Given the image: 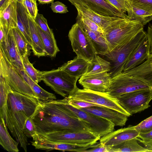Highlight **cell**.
<instances>
[{
	"instance_id": "20",
	"label": "cell",
	"mask_w": 152,
	"mask_h": 152,
	"mask_svg": "<svg viewBox=\"0 0 152 152\" xmlns=\"http://www.w3.org/2000/svg\"><path fill=\"white\" fill-rule=\"evenodd\" d=\"M122 73L140 79L147 83L152 91V55L149 54L147 59L139 66Z\"/></svg>"
},
{
	"instance_id": "25",
	"label": "cell",
	"mask_w": 152,
	"mask_h": 152,
	"mask_svg": "<svg viewBox=\"0 0 152 152\" xmlns=\"http://www.w3.org/2000/svg\"><path fill=\"white\" fill-rule=\"evenodd\" d=\"M8 51L11 62L20 73L25 72L23 63L22 59L14 37L11 29L8 35Z\"/></svg>"
},
{
	"instance_id": "16",
	"label": "cell",
	"mask_w": 152,
	"mask_h": 152,
	"mask_svg": "<svg viewBox=\"0 0 152 152\" xmlns=\"http://www.w3.org/2000/svg\"><path fill=\"white\" fill-rule=\"evenodd\" d=\"M140 133L135 129L134 126L129 125L127 127L113 131L101 137L100 142L106 146L112 147L127 140L138 137Z\"/></svg>"
},
{
	"instance_id": "13",
	"label": "cell",
	"mask_w": 152,
	"mask_h": 152,
	"mask_svg": "<svg viewBox=\"0 0 152 152\" xmlns=\"http://www.w3.org/2000/svg\"><path fill=\"white\" fill-rule=\"evenodd\" d=\"M73 5H81L101 15L129 18L128 15L104 0H68Z\"/></svg>"
},
{
	"instance_id": "34",
	"label": "cell",
	"mask_w": 152,
	"mask_h": 152,
	"mask_svg": "<svg viewBox=\"0 0 152 152\" xmlns=\"http://www.w3.org/2000/svg\"><path fill=\"white\" fill-rule=\"evenodd\" d=\"M13 91L5 79L0 75V107L5 105L7 102L8 94Z\"/></svg>"
},
{
	"instance_id": "26",
	"label": "cell",
	"mask_w": 152,
	"mask_h": 152,
	"mask_svg": "<svg viewBox=\"0 0 152 152\" xmlns=\"http://www.w3.org/2000/svg\"><path fill=\"white\" fill-rule=\"evenodd\" d=\"M107 146L108 152H145L150 151L140 145L137 137L125 141L118 145Z\"/></svg>"
},
{
	"instance_id": "23",
	"label": "cell",
	"mask_w": 152,
	"mask_h": 152,
	"mask_svg": "<svg viewBox=\"0 0 152 152\" xmlns=\"http://www.w3.org/2000/svg\"><path fill=\"white\" fill-rule=\"evenodd\" d=\"M29 30L31 41V48L34 54L39 57L47 56L40 34L34 20L28 14Z\"/></svg>"
},
{
	"instance_id": "47",
	"label": "cell",
	"mask_w": 152,
	"mask_h": 152,
	"mask_svg": "<svg viewBox=\"0 0 152 152\" xmlns=\"http://www.w3.org/2000/svg\"><path fill=\"white\" fill-rule=\"evenodd\" d=\"M41 4L52 3L54 2V0H37Z\"/></svg>"
},
{
	"instance_id": "44",
	"label": "cell",
	"mask_w": 152,
	"mask_h": 152,
	"mask_svg": "<svg viewBox=\"0 0 152 152\" xmlns=\"http://www.w3.org/2000/svg\"><path fill=\"white\" fill-rule=\"evenodd\" d=\"M84 152H108L107 146L102 143L96 144L94 147L90 148L85 151Z\"/></svg>"
},
{
	"instance_id": "33",
	"label": "cell",
	"mask_w": 152,
	"mask_h": 152,
	"mask_svg": "<svg viewBox=\"0 0 152 152\" xmlns=\"http://www.w3.org/2000/svg\"><path fill=\"white\" fill-rule=\"evenodd\" d=\"M31 88L38 97L39 101H49L56 99V97L53 94L49 93L40 86L38 84L33 83Z\"/></svg>"
},
{
	"instance_id": "11",
	"label": "cell",
	"mask_w": 152,
	"mask_h": 152,
	"mask_svg": "<svg viewBox=\"0 0 152 152\" xmlns=\"http://www.w3.org/2000/svg\"><path fill=\"white\" fill-rule=\"evenodd\" d=\"M117 99L119 104L132 115L150 106L152 91L150 89L139 90L123 94Z\"/></svg>"
},
{
	"instance_id": "38",
	"label": "cell",
	"mask_w": 152,
	"mask_h": 152,
	"mask_svg": "<svg viewBox=\"0 0 152 152\" xmlns=\"http://www.w3.org/2000/svg\"><path fill=\"white\" fill-rule=\"evenodd\" d=\"M104 0L124 13L127 12L131 6V4L128 0Z\"/></svg>"
},
{
	"instance_id": "41",
	"label": "cell",
	"mask_w": 152,
	"mask_h": 152,
	"mask_svg": "<svg viewBox=\"0 0 152 152\" xmlns=\"http://www.w3.org/2000/svg\"><path fill=\"white\" fill-rule=\"evenodd\" d=\"M76 18L79 19L82 23L93 31L103 33V29L95 22L91 19L85 18L77 16Z\"/></svg>"
},
{
	"instance_id": "30",
	"label": "cell",
	"mask_w": 152,
	"mask_h": 152,
	"mask_svg": "<svg viewBox=\"0 0 152 152\" xmlns=\"http://www.w3.org/2000/svg\"><path fill=\"white\" fill-rule=\"evenodd\" d=\"M127 12L129 18L139 21L143 26L152 20V15L143 10L131 4Z\"/></svg>"
},
{
	"instance_id": "7",
	"label": "cell",
	"mask_w": 152,
	"mask_h": 152,
	"mask_svg": "<svg viewBox=\"0 0 152 152\" xmlns=\"http://www.w3.org/2000/svg\"><path fill=\"white\" fill-rule=\"evenodd\" d=\"M68 37L73 51L78 57L90 62L98 54L90 39L78 23L72 26Z\"/></svg>"
},
{
	"instance_id": "29",
	"label": "cell",
	"mask_w": 152,
	"mask_h": 152,
	"mask_svg": "<svg viewBox=\"0 0 152 152\" xmlns=\"http://www.w3.org/2000/svg\"><path fill=\"white\" fill-rule=\"evenodd\" d=\"M35 23L41 35L44 47L47 56L51 57H55L57 53L60 51L55 39H53L50 37L36 23Z\"/></svg>"
},
{
	"instance_id": "5",
	"label": "cell",
	"mask_w": 152,
	"mask_h": 152,
	"mask_svg": "<svg viewBox=\"0 0 152 152\" xmlns=\"http://www.w3.org/2000/svg\"><path fill=\"white\" fill-rule=\"evenodd\" d=\"M0 64V75L5 79L13 91L39 100L20 72L1 50Z\"/></svg>"
},
{
	"instance_id": "35",
	"label": "cell",
	"mask_w": 152,
	"mask_h": 152,
	"mask_svg": "<svg viewBox=\"0 0 152 152\" xmlns=\"http://www.w3.org/2000/svg\"><path fill=\"white\" fill-rule=\"evenodd\" d=\"M34 21L49 36L55 39L52 29L48 26L47 19L42 14L38 13Z\"/></svg>"
},
{
	"instance_id": "3",
	"label": "cell",
	"mask_w": 152,
	"mask_h": 152,
	"mask_svg": "<svg viewBox=\"0 0 152 152\" xmlns=\"http://www.w3.org/2000/svg\"><path fill=\"white\" fill-rule=\"evenodd\" d=\"M143 29V26L137 20L129 18L116 20L103 29L109 52L120 44L130 40Z\"/></svg>"
},
{
	"instance_id": "31",
	"label": "cell",
	"mask_w": 152,
	"mask_h": 152,
	"mask_svg": "<svg viewBox=\"0 0 152 152\" xmlns=\"http://www.w3.org/2000/svg\"><path fill=\"white\" fill-rule=\"evenodd\" d=\"M15 42L22 59L28 55V43L25 38L17 27L11 28Z\"/></svg>"
},
{
	"instance_id": "9",
	"label": "cell",
	"mask_w": 152,
	"mask_h": 152,
	"mask_svg": "<svg viewBox=\"0 0 152 152\" xmlns=\"http://www.w3.org/2000/svg\"><path fill=\"white\" fill-rule=\"evenodd\" d=\"M67 99L85 101L96 104L108 107L120 112L128 117L131 116L119 104L117 98H113L106 93L95 91L77 87Z\"/></svg>"
},
{
	"instance_id": "49",
	"label": "cell",
	"mask_w": 152,
	"mask_h": 152,
	"mask_svg": "<svg viewBox=\"0 0 152 152\" xmlns=\"http://www.w3.org/2000/svg\"><path fill=\"white\" fill-rule=\"evenodd\" d=\"M18 2H22L23 0H17Z\"/></svg>"
},
{
	"instance_id": "50",
	"label": "cell",
	"mask_w": 152,
	"mask_h": 152,
	"mask_svg": "<svg viewBox=\"0 0 152 152\" xmlns=\"http://www.w3.org/2000/svg\"></svg>"
},
{
	"instance_id": "22",
	"label": "cell",
	"mask_w": 152,
	"mask_h": 152,
	"mask_svg": "<svg viewBox=\"0 0 152 152\" xmlns=\"http://www.w3.org/2000/svg\"><path fill=\"white\" fill-rule=\"evenodd\" d=\"M89 62L77 56L65 63L59 68L75 77L80 78L86 74Z\"/></svg>"
},
{
	"instance_id": "1",
	"label": "cell",
	"mask_w": 152,
	"mask_h": 152,
	"mask_svg": "<svg viewBox=\"0 0 152 152\" xmlns=\"http://www.w3.org/2000/svg\"><path fill=\"white\" fill-rule=\"evenodd\" d=\"M31 118L37 134L40 135L58 132H91L84 122L69 111L64 99L39 100Z\"/></svg>"
},
{
	"instance_id": "36",
	"label": "cell",
	"mask_w": 152,
	"mask_h": 152,
	"mask_svg": "<svg viewBox=\"0 0 152 152\" xmlns=\"http://www.w3.org/2000/svg\"><path fill=\"white\" fill-rule=\"evenodd\" d=\"M37 1V0H23L21 2L29 15L34 20L38 13Z\"/></svg>"
},
{
	"instance_id": "37",
	"label": "cell",
	"mask_w": 152,
	"mask_h": 152,
	"mask_svg": "<svg viewBox=\"0 0 152 152\" xmlns=\"http://www.w3.org/2000/svg\"><path fill=\"white\" fill-rule=\"evenodd\" d=\"M132 6L143 10L152 15V0H128Z\"/></svg>"
},
{
	"instance_id": "48",
	"label": "cell",
	"mask_w": 152,
	"mask_h": 152,
	"mask_svg": "<svg viewBox=\"0 0 152 152\" xmlns=\"http://www.w3.org/2000/svg\"><path fill=\"white\" fill-rule=\"evenodd\" d=\"M145 147L149 150L150 152H152V146H145Z\"/></svg>"
},
{
	"instance_id": "19",
	"label": "cell",
	"mask_w": 152,
	"mask_h": 152,
	"mask_svg": "<svg viewBox=\"0 0 152 152\" xmlns=\"http://www.w3.org/2000/svg\"><path fill=\"white\" fill-rule=\"evenodd\" d=\"M74 5L77 10V16L87 18L91 19L101 27L103 30L116 20L123 18L103 16L82 6L76 4Z\"/></svg>"
},
{
	"instance_id": "24",
	"label": "cell",
	"mask_w": 152,
	"mask_h": 152,
	"mask_svg": "<svg viewBox=\"0 0 152 152\" xmlns=\"http://www.w3.org/2000/svg\"><path fill=\"white\" fill-rule=\"evenodd\" d=\"M28 12L21 2L17 3V27L25 38L28 45H31Z\"/></svg>"
},
{
	"instance_id": "28",
	"label": "cell",
	"mask_w": 152,
	"mask_h": 152,
	"mask_svg": "<svg viewBox=\"0 0 152 152\" xmlns=\"http://www.w3.org/2000/svg\"><path fill=\"white\" fill-rule=\"evenodd\" d=\"M111 67V64L109 61L102 58L97 54L89 62L87 69L85 75L109 72Z\"/></svg>"
},
{
	"instance_id": "27",
	"label": "cell",
	"mask_w": 152,
	"mask_h": 152,
	"mask_svg": "<svg viewBox=\"0 0 152 152\" xmlns=\"http://www.w3.org/2000/svg\"><path fill=\"white\" fill-rule=\"evenodd\" d=\"M0 144L4 148L10 152H18L19 143L10 135L4 119L0 117Z\"/></svg>"
},
{
	"instance_id": "12",
	"label": "cell",
	"mask_w": 152,
	"mask_h": 152,
	"mask_svg": "<svg viewBox=\"0 0 152 152\" xmlns=\"http://www.w3.org/2000/svg\"><path fill=\"white\" fill-rule=\"evenodd\" d=\"M37 135L43 139L51 142L85 145L95 144L101 137L91 132H62L51 133L43 135L37 134Z\"/></svg>"
},
{
	"instance_id": "2",
	"label": "cell",
	"mask_w": 152,
	"mask_h": 152,
	"mask_svg": "<svg viewBox=\"0 0 152 152\" xmlns=\"http://www.w3.org/2000/svg\"><path fill=\"white\" fill-rule=\"evenodd\" d=\"M39 100L16 91L8 95L6 104L0 108V116L13 136L25 152L27 151V137L23 133L24 125L28 118L31 117Z\"/></svg>"
},
{
	"instance_id": "39",
	"label": "cell",
	"mask_w": 152,
	"mask_h": 152,
	"mask_svg": "<svg viewBox=\"0 0 152 152\" xmlns=\"http://www.w3.org/2000/svg\"><path fill=\"white\" fill-rule=\"evenodd\" d=\"M23 133L25 135L29 138H32L37 133V130L34 123L31 118L27 119L23 129Z\"/></svg>"
},
{
	"instance_id": "46",
	"label": "cell",
	"mask_w": 152,
	"mask_h": 152,
	"mask_svg": "<svg viewBox=\"0 0 152 152\" xmlns=\"http://www.w3.org/2000/svg\"><path fill=\"white\" fill-rule=\"evenodd\" d=\"M146 34L148 42L149 54L152 55V24L149 25Z\"/></svg>"
},
{
	"instance_id": "32",
	"label": "cell",
	"mask_w": 152,
	"mask_h": 152,
	"mask_svg": "<svg viewBox=\"0 0 152 152\" xmlns=\"http://www.w3.org/2000/svg\"><path fill=\"white\" fill-rule=\"evenodd\" d=\"M22 61L25 71L28 75L36 83L40 82L42 80L43 72L34 67L29 61L28 55L23 58Z\"/></svg>"
},
{
	"instance_id": "42",
	"label": "cell",
	"mask_w": 152,
	"mask_h": 152,
	"mask_svg": "<svg viewBox=\"0 0 152 152\" xmlns=\"http://www.w3.org/2000/svg\"><path fill=\"white\" fill-rule=\"evenodd\" d=\"M66 97L68 103L69 104L74 107L79 109L99 105L95 104L82 100L68 99H67Z\"/></svg>"
},
{
	"instance_id": "18",
	"label": "cell",
	"mask_w": 152,
	"mask_h": 152,
	"mask_svg": "<svg viewBox=\"0 0 152 152\" xmlns=\"http://www.w3.org/2000/svg\"><path fill=\"white\" fill-rule=\"evenodd\" d=\"M149 54L146 34L129 56L122 72L133 69L143 64L147 59Z\"/></svg>"
},
{
	"instance_id": "8",
	"label": "cell",
	"mask_w": 152,
	"mask_h": 152,
	"mask_svg": "<svg viewBox=\"0 0 152 152\" xmlns=\"http://www.w3.org/2000/svg\"><path fill=\"white\" fill-rule=\"evenodd\" d=\"M64 99L69 112L84 122L93 133L102 137L114 130L115 125L108 120L74 107L68 103L66 97Z\"/></svg>"
},
{
	"instance_id": "4",
	"label": "cell",
	"mask_w": 152,
	"mask_h": 152,
	"mask_svg": "<svg viewBox=\"0 0 152 152\" xmlns=\"http://www.w3.org/2000/svg\"><path fill=\"white\" fill-rule=\"evenodd\" d=\"M146 35V32L142 30L131 39L118 45L104 56L111 64L109 72L111 78L122 73L129 56Z\"/></svg>"
},
{
	"instance_id": "14",
	"label": "cell",
	"mask_w": 152,
	"mask_h": 152,
	"mask_svg": "<svg viewBox=\"0 0 152 152\" xmlns=\"http://www.w3.org/2000/svg\"><path fill=\"white\" fill-rule=\"evenodd\" d=\"M111 79L110 73L104 72L83 75L78 82L84 88L105 93L109 86Z\"/></svg>"
},
{
	"instance_id": "6",
	"label": "cell",
	"mask_w": 152,
	"mask_h": 152,
	"mask_svg": "<svg viewBox=\"0 0 152 152\" xmlns=\"http://www.w3.org/2000/svg\"><path fill=\"white\" fill-rule=\"evenodd\" d=\"M42 72V80L56 93L64 97L72 93L77 87L76 83L78 79L59 68Z\"/></svg>"
},
{
	"instance_id": "15",
	"label": "cell",
	"mask_w": 152,
	"mask_h": 152,
	"mask_svg": "<svg viewBox=\"0 0 152 152\" xmlns=\"http://www.w3.org/2000/svg\"><path fill=\"white\" fill-rule=\"evenodd\" d=\"M17 0H0V25L8 33L17 27Z\"/></svg>"
},
{
	"instance_id": "21",
	"label": "cell",
	"mask_w": 152,
	"mask_h": 152,
	"mask_svg": "<svg viewBox=\"0 0 152 152\" xmlns=\"http://www.w3.org/2000/svg\"><path fill=\"white\" fill-rule=\"evenodd\" d=\"M76 22L80 24L92 42L97 54L104 56L109 52L108 46L103 33L92 31L78 19Z\"/></svg>"
},
{
	"instance_id": "17",
	"label": "cell",
	"mask_w": 152,
	"mask_h": 152,
	"mask_svg": "<svg viewBox=\"0 0 152 152\" xmlns=\"http://www.w3.org/2000/svg\"><path fill=\"white\" fill-rule=\"evenodd\" d=\"M80 109L106 119L112 123L115 126H124L128 120V117L126 115L107 107L98 105Z\"/></svg>"
},
{
	"instance_id": "10",
	"label": "cell",
	"mask_w": 152,
	"mask_h": 152,
	"mask_svg": "<svg viewBox=\"0 0 152 152\" xmlns=\"http://www.w3.org/2000/svg\"><path fill=\"white\" fill-rule=\"evenodd\" d=\"M148 89H150L149 86L140 79L122 73L111 78L106 93L112 97L117 98L126 93Z\"/></svg>"
},
{
	"instance_id": "45",
	"label": "cell",
	"mask_w": 152,
	"mask_h": 152,
	"mask_svg": "<svg viewBox=\"0 0 152 152\" xmlns=\"http://www.w3.org/2000/svg\"><path fill=\"white\" fill-rule=\"evenodd\" d=\"M138 137L144 142H152V130L145 133H140Z\"/></svg>"
},
{
	"instance_id": "40",
	"label": "cell",
	"mask_w": 152,
	"mask_h": 152,
	"mask_svg": "<svg viewBox=\"0 0 152 152\" xmlns=\"http://www.w3.org/2000/svg\"><path fill=\"white\" fill-rule=\"evenodd\" d=\"M134 128L140 133H145L152 130V115L142 121Z\"/></svg>"
},
{
	"instance_id": "43",
	"label": "cell",
	"mask_w": 152,
	"mask_h": 152,
	"mask_svg": "<svg viewBox=\"0 0 152 152\" xmlns=\"http://www.w3.org/2000/svg\"><path fill=\"white\" fill-rule=\"evenodd\" d=\"M50 7L53 12L55 13H66L68 12L67 7L59 1L53 2Z\"/></svg>"
}]
</instances>
